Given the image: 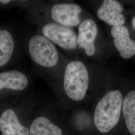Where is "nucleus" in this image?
Segmentation results:
<instances>
[{"instance_id": "obj_3", "label": "nucleus", "mask_w": 135, "mask_h": 135, "mask_svg": "<svg viewBox=\"0 0 135 135\" xmlns=\"http://www.w3.org/2000/svg\"><path fill=\"white\" fill-rule=\"evenodd\" d=\"M30 55L35 63L44 68H52L58 63L57 49L44 36L36 35L30 40L28 44Z\"/></svg>"}, {"instance_id": "obj_14", "label": "nucleus", "mask_w": 135, "mask_h": 135, "mask_svg": "<svg viewBox=\"0 0 135 135\" xmlns=\"http://www.w3.org/2000/svg\"><path fill=\"white\" fill-rule=\"evenodd\" d=\"M11 1L10 0H1L0 1V3L3 4H7L8 3H9Z\"/></svg>"}, {"instance_id": "obj_12", "label": "nucleus", "mask_w": 135, "mask_h": 135, "mask_svg": "<svg viewBox=\"0 0 135 135\" xmlns=\"http://www.w3.org/2000/svg\"><path fill=\"white\" fill-rule=\"evenodd\" d=\"M122 109L126 125L132 135H135V90L129 92L124 98Z\"/></svg>"}, {"instance_id": "obj_15", "label": "nucleus", "mask_w": 135, "mask_h": 135, "mask_svg": "<svg viewBox=\"0 0 135 135\" xmlns=\"http://www.w3.org/2000/svg\"><path fill=\"white\" fill-rule=\"evenodd\" d=\"M132 25L135 31V17L134 18H133V19L132 20Z\"/></svg>"}, {"instance_id": "obj_6", "label": "nucleus", "mask_w": 135, "mask_h": 135, "mask_svg": "<svg viewBox=\"0 0 135 135\" xmlns=\"http://www.w3.org/2000/svg\"><path fill=\"white\" fill-rule=\"evenodd\" d=\"M98 34V27L94 21L84 20L78 29L77 44L80 49H84L88 56H92L96 52L95 41Z\"/></svg>"}, {"instance_id": "obj_9", "label": "nucleus", "mask_w": 135, "mask_h": 135, "mask_svg": "<svg viewBox=\"0 0 135 135\" xmlns=\"http://www.w3.org/2000/svg\"><path fill=\"white\" fill-rule=\"evenodd\" d=\"M0 131L2 135H30V130L20 123L11 109L5 110L0 117Z\"/></svg>"}, {"instance_id": "obj_5", "label": "nucleus", "mask_w": 135, "mask_h": 135, "mask_svg": "<svg viewBox=\"0 0 135 135\" xmlns=\"http://www.w3.org/2000/svg\"><path fill=\"white\" fill-rule=\"evenodd\" d=\"M82 8L72 3H58L53 5L51 10L52 19L58 24L67 27L77 26L80 24V15Z\"/></svg>"}, {"instance_id": "obj_4", "label": "nucleus", "mask_w": 135, "mask_h": 135, "mask_svg": "<svg viewBox=\"0 0 135 135\" xmlns=\"http://www.w3.org/2000/svg\"><path fill=\"white\" fill-rule=\"evenodd\" d=\"M42 33L45 37L63 49L72 50L77 47V35L71 28L50 23L44 25Z\"/></svg>"}, {"instance_id": "obj_13", "label": "nucleus", "mask_w": 135, "mask_h": 135, "mask_svg": "<svg viewBox=\"0 0 135 135\" xmlns=\"http://www.w3.org/2000/svg\"><path fill=\"white\" fill-rule=\"evenodd\" d=\"M14 38L7 30H0V67L9 62L14 52Z\"/></svg>"}, {"instance_id": "obj_7", "label": "nucleus", "mask_w": 135, "mask_h": 135, "mask_svg": "<svg viewBox=\"0 0 135 135\" xmlns=\"http://www.w3.org/2000/svg\"><path fill=\"white\" fill-rule=\"evenodd\" d=\"M123 7L115 0H105L97 12V16L107 24L113 27L123 26L125 18L122 13Z\"/></svg>"}, {"instance_id": "obj_2", "label": "nucleus", "mask_w": 135, "mask_h": 135, "mask_svg": "<svg viewBox=\"0 0 135 135\" xmlns=\"http://www.w3.org/2000/svg\"><path fill=\"white\" fill-rule=\"evenodd\" d=\"M89 77L87 68L80 61H73L67 65L64 77V88L67 96L80 101L86 96Z\"/></svg>"}, {"instance_id": "obj_1", "label": "nucleus", "mask_w": 135, "mask_h": 135, "mask_svg": "<svg viewBox=\"0 0 135 135\" xmlns=\"http://www.w3.org/2000/svg\"><path fill=\"white\" fill-rule=\"evenodd\" d=\"M123 97L118 90L107 93L97 105L94 116V124L99 132L106 133L118 124L121 116Z\"/></svg>"}, {"instance_id": "obj_8", "label": "nucleus", "mask_w": 135, "mask_h": 135, "mask_svg": "<svg viewBox=\"0 0 135 135\" xmlns=\"http://www.w3.org/2000/svg\"><path fill=\"white\" fill-rule=\"evenodd\" d=\"M111 34L114 38L115 46L122 57L129 59L135 55V41L131 39L127 28L113 27Z\"/></svg>"}, {"instance_id": "obj_10", "label": "nucleus", "mask_w": 135, "mask_h": 135, "mask_svg": "<svg viewBox=\"0 0 135 135\" xmlns=\"http://www.w3.org/2000/svg\"><path fill=\"white\" fill-rule=\"evenodd\" d=\"M28 78L19 71L12 70L0 73V90L8 89L21 91L28 87Z\"/></svg>"}, {"instance_id": "obj_11", "label": "nucleus", "mask_w": 135, "mask_h": 135, "mask_svg": "<svg viewBox=\"0 0 135 135\" xmlns=\"http://www.w3.org/2000/svg\"><path fill=\"white\" fill-rule=\"evenodd\" d=\"M30 135H62V131L48 118L41 117L32 123Z\"/></svg>"}]
</instances>
